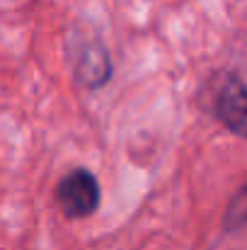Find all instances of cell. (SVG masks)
I'll return each mask as SVG.
<instances>
[{
    "instance_id": "obj_1",
    "label": "cell",
    "mask_w": 247,
    "mask_h": 250,
    "mask_svg": "<svg viewBox=\"0 0 247 250\" xmlns=\"http://www.w3.org/2000/svg\"><path fill=\"white\" fill-rule=\"evenodd\" d=\"M68 56L73 66L76 81L90 90L102 87L112 78V59L104 46V42L95 32H76L71 34L68 42Z\"/></svg>"
},
{
    "instance_id": "obj_2",
    "label": "cell",
    "mask_w": 247,
    "mask_h": 250,
    "mask_svg": "<svg viewBox=\"0 0 247 250\" xmlns=\"http://www.w3.org/2000/svg\"><path fill=\"white\" fill-rule=\"evenodd\" d=\"M213 117L247 141V83L235 71H223L213 90Z\"/></svg>"
},
{
    "instance_id": "obj_3",
    "label": "cell",
    "mask_w": 247,
    "mask_h": 250,
    "mask_svg": "<svg viewBox=\"0 0 247 250\" xmlns=\"http://www.w3.org/2000/svg\"><path fill=\"white\" fill-rule=\"evenodd\" d=\"M56 204L66 219H87L99 207V182L97 177L85 170L76 167L61 177L56 185Z\"/></svg>"
},
{
    "instance_id": "obj_4",
    "label": "cell",
    "mask_w": 247,
    "mask_h": 250,
    "mask_svg": "<svg viewBox=\"0 0 247 250\" xmlns=\"http://www.w3.org/2000/svg\"><path fill=\"white\" fill-rule=\"evenodd\" d=\"M221 224H223V231H238L247 226V182L230 197Z\"/></svg>"
}]
</instances>
